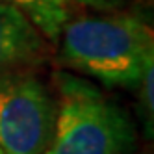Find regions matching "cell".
I'll return each instance as SVG.
<instances>
[{
    "label": "cell",
    "instance_id": "1",
    "mask_svg": "<svg viewBox=\"0 0 154 154\" xmlns=\"http://www.w3.org/2000/svg\"><path fill=\"white\" fill-rule=\"evenodd\" d=\"M60 61L109 87L136 89L154 63V35L137 15H102L67 20L60 35Z\"/></svg>",
    "mask_w": 154,
    "mask_h": 154
},
{
    "label": "cell",
    "instance_id": "2",
    "mask_svg": "<svg viewBox=\"0 0 154 154\" xmlns=\"http://www.w3.org/2000/svg\"><path fill=\"white\" fill-rule=\"evenodd\" d=\"M52 139L43 154H128L136 130L128 113L80 76L58 74Z\"/></svg>",
    "mask_w": 154,
    "mask_h": 154
},
{
    "label": "cell",
    "instance_id": "3",
    "mask_svg": "<svg viewBox=\"0 0 154 154\" xmlns=\"http://www.w3.org/2000/svg\"><path fill=\"white\" fill-rule=\"evenodd\" d=\"M56 106L32 71L0 74V149L4 154H43L52 139Z\"/></svg>",
    "mask_w": 154,
    "mask_h": 154
},
{
    "label": "cell",
    "instance_id": "4",
    "mask_svg": "<svg viewBox=\"0 0 154 154\" xmlns=\"http://www.w3.org/2000/svg\"><path fill=\"white\" fill-rule=\"evenodd\" d=\"M48 58V45L34 23L15 6L0 0V74L32 71Z\"/></svg>",
    "mask_w": 154,
    "mask_h": 154
},
{
    "label": "cell",
    "instance_id": "5",
    "mask_svg": "<svg viewBox=\"0 0 154 154\" xmlns=\"http://www.w3.org/2000/svg\"><path fill=\"white\" fill-rule=\"evenodd\" d=\"M20 9L47 41L58 43L63 26L71 19L69 0H2Z\"/></svg>",
    "mask_w": 154,
    "mask_h": 154
},
{
    "label": "cell",
    "instance_id": "6",
    "mask_svg": "<svg viewBox=\"0 0 154 154\" xmlns=\"http://www.w3.org/2000/svg\"><path fill=\"white\" fill-rule=\"evenodd\" d=\"M136 89H139V112L145 121V126L149 136L152 134V123H154V63L147 65L141 80Z\"/></svg>",
    "mask_w": 154,
    "mask_h": 154
},
{
    "label": "cell",
    "instance_id": "7",
    "mask_svg": "<svg viewBox=\"0 0 154 154\" xmlns=\"http://www.w3.org/2000/svg\"><path fill=\"white\" fill-rule=\"evenodd\" d=\"M72 2L82 4L85 8L98 9V11H115V9L126 4V0H72Z\"/></svg>",
    "mask_w": 154,
    "mask_h": 154
},
{
    "label": "cell",
    "instance_id": "8",
    "mask_svg": "<svg viewBox=\"0 0 154 154\" xmlns=\"http://www.w3.org/2000/svg\"><path fill=\"white\" fill-rule=\"evenodd\" d=\"M0 154H4V152H2V149H0Z\"/></svg>",
    "mask_w": 154,
    "mask_h": 154
}]
</instances>
